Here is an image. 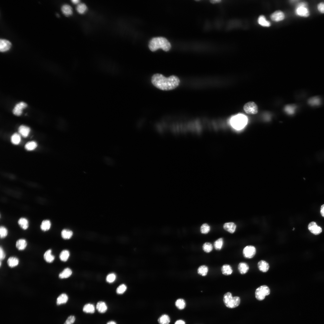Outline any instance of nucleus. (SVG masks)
Returning <instances> with one entry per match:
<instances>
[{
  "mask_svg": "<svg viewBox=\"0 0 324 324\" xmlns=\"http://www.w3.org/2000/svg\"><path fill=\"white\" fill-rule=\"evenodd\" d=\"M116 278V276L114 273H110L107 276L106 280L109 283H112L115 281Z\"/></svg>",
  "mask_w": 324,
  "mask_h": 324,
  "instance_id": "44",
  "label": "nucleus"
},
{
  "mask_svg": "<svg viewBox=\"0 0 324 324\" xmlns=\"http://www.w3.org/2000/svg\"><path fill=\"white\" fill-rule=\"evenodd\" d=\"M21 136L18 133H14L11 136V140L12 143L14 145H17L21 142Z\"/></svg>",
  "mask_w": 324,
  "mask_h": 324,
  "instance_id": "30",
  "label": "nucleus"
},
{
  "mask_svg": "<svg viewBox=\"0 0 324 324\" xmlns=\"http://www.w3.org/2000/svg\"><path fill=\"white\" fill-rule=\"evenodd\" d=\"M19 260L15 257H10L7 260L8 265L9 267L13 268L17 266L19 264Z\"/></svg>",
  "mask_w": 324,
  "mask_h": 324,
  "instance_id": "25",
  "label": "nucleus"
},
{
  "mask_svg": "<svg viewBox=\"0 0 324 324\" xmlns=\"http://www.w3.org/2000/svg\"><path fill=\"white\" fill-rule=\"evenodd\" d=\"M175 324H185V322L182 320H179L176 321Z\"/></svg>",
  "mask_w": 324,
  "mask_h": 324,
  "instance_id": "49",
  "label": "nucleus"
},
{
  "mask_svg": "<svg viewBox=\"0 0 324 324\" xmlns=\"http://www.w3.org/2000/svg\"><path fill=\"white\" fill-rule=\"evenodd\" d=\"M210 230V226L207 224H203L200 227V231L201 233L202 234H207Z\"/></svg>",
  "mask_w": 324,
  "mask_h": 324,
  "instance_id": "42",
  "label": "nucleus"
},
{
  "mask_svg": "<svg viewBox=\"0 0 324 324\" xmlns=\"http://www.w3.org/2000/svg\"><path fill=\"white\" fill-rule=\"evenodd\" d=\"M285 16L284 13L280 11H277L272 13L271 16V18L273 21L279 22L282 21L284 19Z\"/></svg>",
  "mask_w": 324,
  "mask_h": 324,
  "instance_id": "15",
  "label": "nucleus"
},
{
  "mask_svg": "<svg viewBox=\"0 0 324 324\" xmlns=\"http://www.w3.org/2000/svg\"><path fill=\"white\" fill-rule=\"evenodd\" d=\"M27 244V242L25 239H20L17 241L16 246L18 250L22 251L26 249Z\"/></svg>",
  "mask_w": 324,
  "mask_h": 324,
  "instance_id": "18",
  "label": "nucleus"
},
{
  "mask_svg": "<svg viewBox=\"0 0 324 324\" xmlns=\"http://www.w3.org/2000/svg\"><path fill=\"white\" fill-rule=\"evenodd\" d=\"M151 82L156 87L164 91L174 89L177 87L180 83L179 78L172 75L166 78L163 75L156 74L151 78Z\"/></svg>",
  "mask_w": 324,
  "mask_h": 324,
  "instance_id": "1",
  "label": "nucleus"
},
{
  "mask_svg": "<svg viewBox=\"0 0 324 324\" xmlns=\"http://www.w3.org/2000/svg\"><path fill=\"white\" fill-rule=\"evenodd\" d=\"M17 223L20 227L24 230H27L29 227V221L26 218L22 217L20 218L18 220Z\"/></svg>",
  "mask_w": 324,
  "mask_h": 324,
  "instance_id": "12",
  "label": "nucleus"
},
{
  "mask_svg": "<svg viewBox=\"0 0 324 324\" xmlns=\"http://www.w3.org/2000/svg\"><path fill=\"white\" fill-rule=\"evenodd\" d=\"M107 324H117L116 323L113 321H111L108 322Z\"/></svg>",
  "mask_w": 324,
  "mask_h": 324,
  "instance_id": "52",
  "label": "nucleus"
},
{
  "mask_svg": "<svg viewBox=\"0 0 324 324\" xmlns=\"http://www.w3.org/2000/svg\"><path fill=\"white\" fill-rule=\"evenodd\" d=\"M71 1L73 4H76L79 3L80 1L79 0H72Z\"/></svg>",
  "mask_w": 324,
  "mask_h": 324,
  "instance_id": "51",
  "label": "nucleus"
},
{
  "mask_svg": "<svg viewBox=\"0 0 324 324\" xmlns=\"http://www.w3.org/2000/svg\"><path fill=\"white\" fill-rule=\"evenodd\" d=\"M175 305L179 309H183L186 307L185 301L182 299H178L176 302Z\"/></svg>",
  "mask_w": 324,
  "mask_h": 324,
  "instance_id": "37",
  "label": "nucleus"
},
{
  "mask_svg": "<svg viewBox=\"0 0 324 324\" xmlns=\"http://www.w3.org/2000/svg\"><path fill=\"white\" fill-rule=\"evenodd\" d=\"M221 270L222 274L225 276L230 275L232 274L233 272L231 267L228 264L223 265L221 267Z\"/></svg>",
  "mask_w": 324,
  "mask_h": 324,
  "instance_id": "23",
  "label": "nucleus"
},
{
  "mask_svg": "<svg viewBox=\"0 0 324 324\" xmlns=\"http://www.w3.org/2000/svg\"><path fill=\"white\" fill-rule=\"evenodd\" d=\"M224 229L230 233H233L235 231L236 228V225L233 222L226 223L223 226Z\"/></svg>",
  "mask_w": 324,
  "mask_h": 324,
  "instance_id": "21",
  "label": "nucleus"
},
{
  "mask_svg": "<svg viewBox=\"0 0 324 324\" xmlns=\"http://www.w3.org/2000/svg\"><path fill=\"white\" fill-rule=\"evenodd\" d=\"M83 311L86 313H94L95 311L94 306L91 304H87L84 307Z\"/></svg>",
  "mask_w": 324,
  "mask_h": 324,
  "instance_id": "35",
  "label": "nucleus"
},
{
  "mask_svg": "<svg viewBox=\"0 0 324 324\" xmlns=\"http://www.w3.org/2000/svg\"><path fill=\"white\" fill-rule=\"evenodd\" d=\"M61 11L63 13L67 16L71 15L73 13L72 7L68 4L63 5L61 7Z\"/></svg>",
  "mask_w": 324,
  "mask_h": 324,
  "instance_id": "24",
  "label": "nucleus"
},
{
  "mask_svg": "<svg viewBox=\"0 0 324 324\" xmlns=\"http://www.w3.org/2000/svg\"><path fill=\"white\" fill-rule=\"evenodd\" d=\"M68 299V296L65 293H62L60 295L57 299V303L60 305L66 303Z\"/></svg>",
  "mask_w": 324,
  "mask_h": 324,
  "instance_id": "31",
  "label": "nucleus"
},
{
  "mask_svg": "<svg viewBox=\"0 0 324 324\" xmlns=\"http://www.w3.org/2000/svg\"><path fill=\"white\" fill-rule=\"evenodd\" d=\"M258 22L260 25L263 27H269L270 25V23L267 21L265 17L263 15H261L259 17Z\"/></svg>",
  "mask_w": 324,
  "mask_h": 324,
  "instance_id": "33",
  "label": "nucleus"
},
{
  "mask_svg": "<svg viewBox=\"0 0 324 324\" xmlns=\"http://www.w3.org/2000/svg\"><path fill=\"white\" fill-rule=\"evenodd\" d=\"M244 109L247 114L250 115L257 114L258 112V107L254 102H250L246 103L244 106Z\"/></svg>",
  "mask_w": 324,
  "mask_h": 324,
  "instance_id": "6",
  "label": "nucleus"
},
{
  "mask_svg": "<svg viewBox=\"0 0 324 324\" xmlns=\"http://www.w3.org/2000/svg\"><path fill=\"white\" fill-rule=\"evenodd\" d=\"M210 1L212 3L215 4L219 3L221 1V0H212V1Z\"/></svg>",
  "mask_w": 324,
  "mask_h": 324,
  "instance_id": "50",
  "label": "nucleus"
},
{
  "mask_svg": "<svg viewBox=\"0 0 324 324\" xmlns=\"http://www.w3.org/2000/svg\"><path fill=\"white\" fill-rule=\"evenodd\" d=\"M321 216L324 217V204L321 207Z\"/></svg>",
  "mask_w": 324,
  "mask_h": 324,
  "instance_id": "48",
  "label": "nucleus"
},
{
  "mask_svg": "<svg viewBox=\"0 0 324 324\" xmlns=\"http://www.w3.org/2000/svg\"><path fill=\"white\" fill-rule=\"evenodd\" d=\"M223 302L226 306L228 308L233 309L238 307L240 302V297H233L231 293L228 292L225 293L223 297Z\"/></svg>",
  "mask_w": 324,
  "mask_h": 324,
  "instance_id": "4",
  "label": "nucleus"
},
{
  "mask_svg": "<svg viewBox=\"0 0 324 324\" xmlns=\"http://www.w3.org/2000/svg\"><path fill=\"white\" fill-rule=\"evenodd\" d=\"M258 267L261 271L265 272L269 270L270 266L268 263L265 261L261 260L259 261L258 264Z\"/></svg>",
  "mask_w": 324,
  "mask_h": 324,
  "instance_id": "19",
  "label": "nucleus"
},
{
  "mask_svg": "<svg viewBox=\"0 0 324 324\" xmlns=\"http://www.w3.org/2000/svg\"><path fill=\"white\" fill-rule=\"evenodd\" d=\"M96 309L100 313H103L106 312L107 310V307L105 302L100 301L98 302L96 305Z\"/></svg>",
  "mask_w": 324,
  "mask_h": 324,
  "instance_id": "28",
  "label": "nucleus"
},
{
  "mask_svg": "<svg viewBox=\"0 0 324 324\" xmlns=\"http://www.w3.org/2000/svg\"><path fill=\"white\" fill-rule=\"evenodd\" d=\"M202 249L203 251L207 253H209L212 251L213 250V246L211 243L206 242L202 246Z\"/></svg>",
  "mask_w": 324,
  "mask_h": 324,
  "instance_id": "41",
  "label": "nucleus"
},
{
  "mask_svg": "<svg viewBox=\"0 0 324 324\" xmlns=\"http://www.w3.org/2000/svg\"><path fill=\"white\" fill-rule=\"evenodd\" d=\"M8 234V230L5 226H2L0 227V237L1 239L6 237Z\"/></svg>",
  "mask_w": 324,
  "mask_h": 324,
  "instance_id": "40",
  "label": "nucleus"
},
{
  "mask_svg": "<svg viewBox=\"0 0 324 324\" xmlns=\"http://www.w3.org/2000/svg\"><path fill=\"white\" fill-rule=\"evenodd\" d=\"M238 268L241 274H244L248 272L249 269V267L246 263L241 262L239 264Z\"/></svg>",
  "mask_w": 324,
  "mask_h": 324,
  "instance_id": "22",
  "label": "nucleus"
},
{
  "mask_svg": "<svg viewBox=\"0 0 324 324\" xmlns=\"http://www.w3.org/2000/svg\"><path fill=\"white\" fill-rule=\"evenodd\" d=\"M27 106V104L24 102H21L18 103L15 105L13 110V113L17 116L21 115L22 113L23 110Z\"/></svg>",
  "mask_w": 324,
  "mask_h": 324,
  "instance_id": "11",
  "label": "nucleus"
},
{
  "mask_svg": "<svg viewBox=\"0 0 324 324\" xmlns=\"http://www.w3.org/2000/svg\"><path fill=\"white\" fill-rule=\"evenodd\" d=\"M309 230L314 235H318L322 232L321 227L318 226L315 222L312 221L310 223L308 226Z\"/></svg>",
  "mask_w": 324,
  "mask_h": 324,
  "instance_id": "9",
  "label": "nucleus"
},
{
  "mask_svg": "<svg viewBox=\"0 0 324 324\" xmlns=\"http://www.w3.org/2000/svg\"><path fill=\"white\" fill-rule=\"evenodd\" d=\"M52 250L49 249L47 251L44 255V258L45 261L48 263L53 262L55 259V256L52 254Z\"/></svg>",
  "mask_w": 324,
  "mask_h": 324,
  "instance_id": "20",
  "label": "nucleus"
},
{
  "mask_svg": "<svg viewBox=\"0 0 324 324\" xmlns=\"http://www.w3.org/2000/svg\"><path fill=\"white\" fill-rule=\"evenodd\" d=\"M158 321L160 324H169L170 322V319L168 315H164L159 318Z\"/></svg>",
  "mask_w": 324,
  "mask_h": 324,
  "instance_id": "38",
  "label": "nucleus"
},
{
  "mask_svg": "<svg viewBox=\"0 0 324 324\" xmlns=\"http://www.w3.org/2000/svg\"><path fill=\"white\" fill-rule=\"evenodd\" d=\"M224 242L222 238H220L216 240L214 244L215 249L217 250H221L223 246Z\"/></svg>",
  "mask_w": 324,
  "mask_h": 324,
  "instance_id": "36",
  "label": "nucleus"
},
{
  "mask_svg": "<svg viewBox=\"0 0 324 324\" xmlns=\"http://www.w3.org/2000/svg\"><path fill=\"white\" fill-rule=\"evenodd\" d=\"M37 147V144L35 141H29L25 146V149L29 151H33Z\"/></svg>",
  "mask_w": 324,
  "mask_h": 324,
  "instance_id": "32",
  "label": "nucleus"
},
{
  "mask_svg": "<svg viewBox=\"0 0 324 324\" xmlns=\"http://www.w3.org/2000/svg\"><path fill=\"white\" fill-rule=\"evenodd\" d=\"M70 256L69 252L67 250H63L59 255V258L62 261L66 262Z\"/></svg>",
  "mask_w": 324,
  "mask_h": 324,
  "instance_id": "34",
  "label": "nucleus"
},
{
  "mask_svg": "<svg viewBox=\"0 0 324 324\" xmlns=\"http://www.w3.org/2000/svg\"><path fill=\"white\" fill-rule=\"evenodd\" d=\"M52 226V223L50 220L46 219L43 220L40 226V230L45 232L49 230Z\"/></svg>",
  "mask_w": 324,
  "mask_h": 324,
  "instance_id": "14",
  "label": "nucleus"
},
{
  "mask_svg": "<svg viewBox=\"0 0 324 324\" xmlns=\"http://www.w3.org/2000/svg\"><path fill=\"white\" fill-rule=\"evenodd\" d=\"M87 9V7L84 3H81L79 4L76 7L77 12L80 14L84 13Z\"/></svg>",
  "mask_w": 324,
  "mask_h": 324,
  "instance_id": "39",
  "label": "nucleus"
},
{
  "mask_svg": "<svg viewBox=\"0 0 324 324\" xmlns=\"http://www.w3.org/2000/svg\"><path fill=\"white\" fill-rule=\"evenodd\" d=\"M75 320V317L74 316H70L67 319L64 324H73Z\"/></svg>",
  "mask_w": 324,
  "mask_h": 324,
  "instance_id": "45",
  "label": "nucleus"
},
{
  "mask_svg": "<svg viewBox=\"0 0 324 324\" xmlns=\"http://www.w3.org/2000/svg\"><path fill=\"white\" fill-rule=\"evenodd\" d=\"M321 99L318 96H314L309 98L308 100V103L310 106H319L321 103Z\"/></svg>",
  "mask_w": 324,
  "mask_h": 324,
  "instance_id": "17",
  "label": "nucleus"
},
{
  "mask_svg": "<svg viewBox=\"0 0 324 324\" xmlns=\"http://www.w3.org/2000/svg\"><path fill=\"white\" fill-rule=\"evenodd\" d=\"M247 122V119L246 116L239 115L231 119L230 124L233 128L237 130H240L245 127Z\"/></svg>",
  "mask_w": 324,
  "mask_h": 324,
  "instance_id": "3",
  "label": "nucleus"
},
{
  "mask_svg": "<svg viewBox=\"0 0 324 324\" xmlns=\"http://www.w3.org/2000/svg\"><path fill=\"white\" fill-rule=\"evenodd\" d=\"M127 287L125 284H122L117 288L116 292L119 295L123 294L126 291Z\"/></svg>",
  "mask_w": 324,
  "mask_h": 324,
  "instance_id": "43",
  "label": "nucleus"
},
{
  "mask_svg": "<svg viewBox=\"0 0 324 324\" xmlns=\"http://www.w3.org/2000/svg\"><path fill=\"white\" fill-rule=\"evenodd\" d=\"M306 5L304 3L300 4L296 10L297 14L301 16L308 17L309 13L308 9L306 7Z\"/></svg>",
  "mask_w": 324,
  "mask_h": 324,
  "instance_id": "8",
  "label": "nucleus"
},
{
  "mask_svg": "<svg viewBox=\"0 0 324 324\" xmlns=\"http://www.w3.org/2000/svg\"><path fill=\"white\" fill-rule=\"evenodd\" d=\"M318 8L320 12L322 13H324V3H321L318 6Z\"/></svg>",
  "mask_w": 324,
  "mask_h": 324,
  "instance_id": "47",
  "label": "nucleus"
},
{
  "mask_svg": "<svg viewBox=\"0 0 324 324\" xmlns=\"http://www.w3.org/2000/svg\"><path fill=\"white\" fill-rule=\"evenodd\" d=\"M73 235V232L68 229H64L61 232V236L64 240H69L72 237Z\"/></svg>",
  "mask_w": 324,
  "mask_h": 324,
  "instance_id": "27",
  "label": "nucleus"
},
{
  "mask_svg": "<svg viewBox=\"0 0 324 324\" xmlns=\"http://www.w3.org/2000/svg\"><path fill=\"white\" fill-rule=\"evenodd\" d=\"M270 291L269 288L267 286H262L256 289L255 292V297L260 301L264 300L266 296L270 294Z\"/></svg>",
  "mask_w": 324,
  "mask_h": 324,
  "instance_id": "5",
  "label": "nucleus"
},
{
  "mask_svg": "<svg viewBox=\"0 0 324 324\" xmlns=\"http://www.w3.org/2000/svg\"><path fill=\"white\" fill-rule=\"evenodd\" d=\"M256 248L252 246H248L245 247L243 250V254L245 258L251 259L255 256L256 253Z\"/></svg>",
  "mask_w": 324,
  "mask_h": 324,
  "instance_id": "7",
  "label": "nucleus"
},
{
  "mask_svg": "<svg viewBox=\"0 0 324 324\" xmlns=\"http://www.w3.org/2000/svg\"><path fill=\"white\" fill-rule=\"evenodd\" d=\"M149 47L152 51L154 52L159 48L167 52L170 49L171 45L168 40L163 37L154 38L149 42Z\"/></svg>",
  "mask_w": 324,
  "mask_h": 324,
  "instance_id": "2",
  "label": "nucleus"
},
{
  "mask_svg": "<svg viewBox=\"0 0 324 324\" xmlns=\"http://www.w3.org/2000/svg\"><path fill=\"white\" fill-rule=\"evenodd\" d=\"M72 274V271L70 269L67 268L61 272L59 275V277L61 279H66L70 277Z\"/></svg>",
  "mask_w": 324,
  "mask_h": 324,
  "instance_id": "26",
  "label": "nucleus"
},
{
  "mask_svg": "<svg viewBox=\"0 0 324 324\" xmlns=\"http://www.w3.org/2000/svg\"><path fill=\"white\" fill-rule=\"evenodd\" d=\"M12 44L9 40L1 39L0 40V51L1 52H7L12 47Z\"/></svg>",
  "mask_w": 324,
  "mask_h": 324,
  "instance_id": "10",
  "label": "nucleus"
},
{
  "mask_svg": "<svg viewBox=\"0 0 324 324\" xmlns=\"http://www.w3.org/2000/svg\"><path fill=\"white\" fill-rule=\"evenodd\" d=\"M208 271L209 268L207 266L202 265L198 267L197 272L198 274L202 276L205 277L207 275Z\"/></svg>",
  "mask_w": 324,
  "mask_h": 324,
  "instance_id": "29",
  "label": "nucleus"
},
{
  "mask_svg": "<svg viewBox=\"0 0 324 324\" xmlns=\"http://www.w3.org/2000/svg\"><path fill=\"white\" fill-rule=\"evenodd\" d=\"M315 161L320 164L324 163V148L317 151L314 156Z\"/></svg>",
  "mask_w": 324,
  "mask_h": 324,
  "instance_id": "13",
  "label": "nucleus"
},
{
  "mask_svg": "<svg viewBox=\"0 0 324 324\" xmlns=\"http://www.w3.org/2000/svg\"><path fill=\"white\" fill-rule=\"evenodd\" d=\"M6 257V254L3 248L0 247V260L1 261L3 260Z\"/></svg>",
  "mask_w": 324,
  "mask_h": 324,
  "instance_id": "46",
  "label": "nucleus"
},
{
  "mask_svg": "<svg viewBox=\"0 0 324 324\" xmlns=\"http://www.w3.org/2000/svg\"><path fill=\"white\" fill-rule=\"evenodd\" d=\"M18 133L19 134L24 138H27L29 135L30 129L28 127L24 126L21 125L20 126L18 129Z\"/></svg>",
  "mask_w": 324,
  "mask_h": 324,
  "instance_id": "16",
  "label": "nucleus"
}]
</instances>
